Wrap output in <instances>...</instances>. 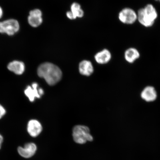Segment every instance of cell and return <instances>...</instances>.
I'll list each match as a JSON object with an SVG mask.
<instances>
[{
	"mask_svg": "<svg viewBox=\"0 0 160 160\" xmlns=\"http://www.w3.org/2000/svg\"><path fill=\"white\" fill-rule=\"evenodd\" d=\"M39 77L45 79L50 86L57 84L62 79V73L61 69L53 64L46 62L42 63L37 69Z\"/></svg>",
	"mask_w": 160,
	"mask_h": 160,
	"instance_id": "obj_1",
	"label": "cell"
},
{
	"mask_svg": "<svg viewBox=\"0 0 160 160\" xmlns=\"http://www.w3.org/2000/svg\"><path fill=\"white\" fill-rule=\"evenodd\" d=\"M158 14L154 6L148 4L137 12L138 21L145 27H151L157 19Z\"/></svg>",
	"mask_w": 160,
	"mask_h": 160,
	"instance_id": "obj_2",
	"label": "cell"
},
{
	"mask_svg": "<svg viewBox=\"0 0 160 160\" xmlns=\"http://www.w3.org/2000/svg\"><path fill=\"white\" fill-rule=\"evenodd\" d=\"M72 136L74 141L79 144H84L87 142L92 141L93 139L89 128L84 125L75 126L72 130Z\"/></svg>",
	"mask_w": 160,
	"mask_h": 160,
	"instance_id": "obj_3",
	"label": "cell"
},
{
	"mask_svg": "<svg viewBox=\"0 0 160 160\" xmlns=\"http://www.w3.org/2000/svg\"><path fill=\"white\" fill-rule=\"evenodd\" d=\"M20 26L18 22L14 19H10L0 22V33H7L12 36L19 31Z\"/></svg>",
	"mask_w": 160,
	"mask_h": 160,
	"instance_id": "obj_4",
	"label": "cell"
},
{
	"mask_svg": "<svg viewBox=\"0 0 160 160\" xmlns=\"http://www.w3.org/2000/svg\"><path fill=\"white\" fill-rule=\"evenodd\" d=\"M120 21L125 24L131 25L137 21V13L129 8L122 9L119 13Z\"/></svg>",
	"mask_w": 160,
	"mask_h": 160,
	"instance_id": "obj_5",
	"label": "cell"
},
{
	"mask_svg": "<svg viewBox=\"0 0 160 160\" xmlns=\"http://www.w3.org/2000/svg\"><path fill=\"white\" fill-rule=\"evenodd\" d=\"M25 95L31 102L36 98H40L44 93L43 90L39 88L38 83L34 82L31 86H28L24 91Z\"/></svg>",
	"mask_w": 160,
	"mask_h": 160,
	"instance_id": "obj_6",
	"label": "cell"
},
{
	"mask_svg": "<svg viewBox=\"0 0 160 160\" xmlns=\"http://www.w3.org/2000/svg\"><path fill=\"white\" fill-rule=\"evenodd\" d=\"M37 148L35 144L33 143H26L23 147L18 148V152L19 154L24 158H29L35 154Z\"/></svg>",
	"mask_w": 160,
	"mask_h": 160,
	"instance_id": "obj_7",
	"label": "cell"
},
{
	"mask_svg": "<svg viewBox=\"0 0 160 160\" xmlns=\"http://www.w3.org/2000/svg\"><path fill=\"white\" fill-rule=\"evenodd\" d=\"M42 12L41 10L35 9L30 12L29 15L28 17V22L29 24L33 27H37L42 22Z\"/></svg>",
	"mask_w": 160,
	"mask_h": 160,
	"instance_id": "obj_8",
	"label": "cell"
},
{
	"mask_svg": "<svg viewBox=\"0 0 160 160\" xmlns=\"http://www.w3.org/2000/svg\"><path fill=\"white\" fill-rule=\"evenodd\" d=\"M42 131V127L40 122L37 120H30L28 123L27 131L29 135L32 137L39 136Z\"/></svg>",
	"mask_w": 160,
	"mask_h": 160,
	"instance_id": "obj_9",
	"label": "cell"
},
{
	"mask_svg": "<svg viewBox=\"0 0 160 160\" xmlns=\"http://www.w3.org/2000/svg\"><path fill=\"white\" fill-rule=\"evenodd\" d=\"M142 99L147 102L155 101L157 98V92L154 88L152 86H147L141 93Z\"/></svg>",
	"mask_w": 160,
	"mask_h": 160,
	"instance_id": "obj_10",
	"label": "cell"
},
{
	"mask_svg": "<svg viewBox=\"0 0 160 160\" xmlns=\"http://www.w3.org/2000/svg\"><path fill=\"white\" fill-rule=\"evenodd\" d=\"M8 69L16 75H21L25 71V65L22 62L14 61L11 62L7 66Z\"/></svg>",
	"mask_w": 160,
	"mask_h": 160,
	"instance_id": "obj_11",
	"label": "cell"
},
{
	"mask_svg": "<svg viewBox=\"0 0 160 160\" xmlns=\"http://www.w3.org/2000/svg\"><path fill=\"white\" fill-rule=\"evenodd\" d=\"M79 70L81 75L88 77L91 75L94 71L92 64L91 62L87 60H84L80 63Z\"/></svg>",
	"mask_w": 160,
	"mask_h": 160,
	"instance_id": "obj_12",
	"label": "cell"
},
{
	"mask_svg": "<svg viewBox=\"0 0 160 160\" xmlns=\"http://www.w3.org/2000/svg\"><path fill=\"white\" fill-rule=\"evenodd\" d=\"M67 17L70 19H74L76 18H81L83 15V11L81 6L77 3H74L71 6V11L68 12Z\"/></svg>",
	"mask_w": 160,
	"mask_h": 160,
	"instance_id": "obj_13",
	"label": "cell"
},
{
	"mask_svg": "<svg viewBox=\"0 0 160 160\" xmlns=\"http://www.w3.org/2000/svg\"><path fill=\"white\" fill-rule=\"evenodd\" d=\"M140 57L139 52L134 48H130L125 52L124 57L128 62L133 63Z\"/></svg>",
	"mask_w": 160,
	"mask_h": 160,
	"instance_id": "obj_14",
	"label": "cell"
},
{
	"mask_svg": "<svg viewBox=\"0 0 160 160\" xmlns=\"http://www.w3.org/2000/svg\"><path fill=\"white\" fill-rule=\"evenodd\" d=\"M111 52L108 50L105 49L98 53L95 56L96 61L100 64H105L109 62L111 58Z\"/></svg>",
	"mask_w": 160,
	"mask_h": 160,
	"instance_id": "obj_15",
	"label": "cell"
},
{
	"mask_svg": "<svg viewBox=\"0 0 160 160\" xmlns=\"http://www.w3.org/2000/svg\"><path fill=\"white\" fill-rule=\"evenodd\" d=\"M6 113V110L0 104V119L4 116Z\"/></svg>",
	"mask_w": 160,
	"mask_h": 160,
	"instance_id": "obj_16",
	"label": "cell"
},
{
	"mask_svg": "<svg viewBox=\"0 0 160 160\" xmlns=\"http://www.w3.org/2000/svg\"><path fill=\"white\" fill-rule=\"evenodd\" d=\"M3 142V138L1 134H0V149H1L2 144Z\"/></svg>",
	"mask_w": 160,
	"mask_h": 160,
	"instance_id": "obj_17",
	"label": "cell"
},
{
	"mask_svg": "<svg viewBox=\"0 0 160 160\" xmlns=\"http://www.w3.org/2000/svg\"><path fill=\"white\" fill-rule=\"evenodd\" d=\"M3 13V10L2 9V8L0 7V18H1L2 16Z\"/></svg>",
	"mask_w": 160,
	"mask_h": 160,
	"instance_id": "obj_18",
	"label": "cell"
},
{
	"mask_svg": "<svg viewBox=\"0 0 160 160\" xmlns=\"http://www.w3.org/2000/svg\"><path fill=\"white\" fill-rule=\"evenodd\" d=\"M158 1H159V2L160 3V0H158Z\"/></svg>",
	"mask_w": 160,
	"mask_h": 160,
	"instance_id": "obj_19",
	"label": "cell"
},
{
	"mask_svg": "<svg viewBox=\"0 0 160 160\" xmlns=\"http://www.w3.org/2000/svg\"><path fill=\"white\" fill-rule=\"evenodd\" d=\"M155 1H158V0H155Z\"/></svg>",
	"mask_w": 160,
	"mask_h": 160,
	"instance_id": "obj_20",
	"label": "cell"
}]
</instances>
